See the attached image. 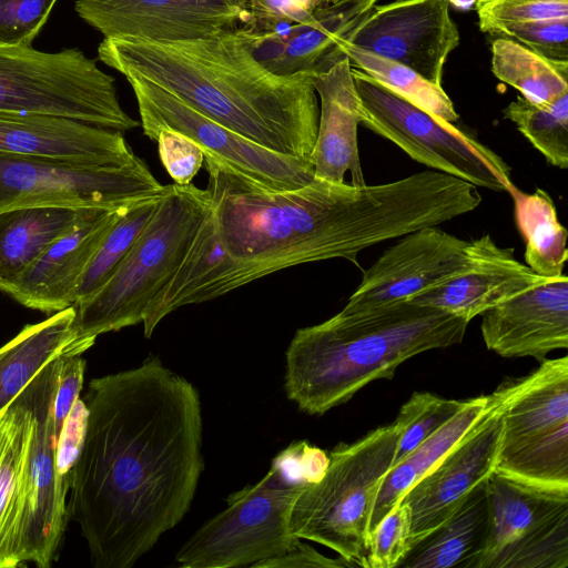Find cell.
<instances>
[{"mask_svg":"<svg viewBox=\"0 0 568 568\" xmlns=\"http://www.w3.org/2000/svg\"><path fill=\"white\" fill-rule=\"evenodd\" d=\"M69 518L95 568H130L190 510L201 474L196 388L158 356L91 379Z\"/></svg>","mask_w":568,"mask_h":568,"instance_id":"1","label":"cell"},{"mask_svg":"<svg viewBox=\"0 0 568 568\" xmlns=\"http://www.w3.org/2000/svg\"><path fill=\"white\" fill-rule=\"evenodd\" d=\"M216 227L236 263L233 290L275 272L331 258L358 264L361 251L439 225L445 203L429 171L375 185L314 178L268 191L209 171Z\"/></svg>","mask_w":568,"mask_h":568,"instance_id":"2","label":"cell"},{"mask_svg":"<svg viewBox=\"0 0 568 568\" xmlns=\"http://www.w3.org/2000/svg\"><path fill=\"white\" fill-rule=\"evenodd\" d=\"M98 58L258 145L312 161L320 116L314 74L272 72L255 58L242 28L171 42L103 39Z\"/></svg>","mask_w":568,"mask_h":568,"instance_id":"3","label":"cell"},{"mask_svg":"<svg viewBox=\"0 0 568 568\" xmlns=\"http://www.w3.org/2000/svg\"><path fill=\"white\" fill-rule=\"evenodd\" d=\"M468 323L410 301L341 311L295 332L285 354V392L300 410L323 415L373 381L390 379L406 359L459 344Z\"/></svg>","mask_w":568,"mask_h":568,"instance_id":"4","label":"cell"},{"mask_svg":"<svg viewBox=\"0 0 568 568\" xmlns=\"http://www.w3.org/2000/svg\"><path fill=\"white\" fill-rule=\"evenodd\" d=\"M211 209L207 189L169 184L153 217L113 275L73 305L71 338L63 356L81 355L99 335L142 323L146 307L178 271Z\"/></svg>","mask_w":568,"mask_h":568,"instance_id":"5","label":"cell"},{"mask_svg":"<svg viewBox=\"0 0 568 568\" xmlns=\"http://www.w3.org/2000/svg\"><path fill=\"white\" fill-rule=\"evenodd\" d=\"M398 439L395 423L328 454L323 476L306 483L295 500L290 531L324 545L354 567L366 568L368 526L376 496L392 468Z\"/></svg>","mask_w":568,"mask_h":568,"instance_id":"6","label":"cell"},{"mask_svg":"<svg viewBox=\"0 0 568 568\" xmlns=\"http://www.w3.org/2000/svg\"><path fill=\"white\" fill-rule=\"evenodd\" d=\"M0 110L60 115L120 132L141 125L121 106L114 78L77 48L0 45Z\"/></svg>","mask_w":568,"mask_h":568,"instance_id":"7","label":"cell"},{"mask_svg":"<svg viewBox=\"0 0 568 568\" xmlns=\"http://www.w3.org/2000/svg\"><path fill=\"white\" fill-rule=\"evenodd\" d=\"M361 124L393 142L413 160L477 187L509 192V165L490 148L352 67Z\"/></svg>","mask_w":568,"mask_h":568,"instance_id":"8","label":"cell"},{"mask_svg":"<svg viewBox=\"0 0 568 568\" xmlns=\"http://www.w3.org/2000/svg\"><path fill=\"white\" fill-rule=\"evenodd\" d=\"M305 484L288 480L272 464L256 484L231 494L226 508L184 542L175 560L183 568L254 567L283 555L300 540L290 518Z\"/></svg>","mask_w":568,"mask_h":568,"instance_id":"9","label":"cell"},{"mask_svg":"<svg viewBox=\"0 0 568 568\" xmlns=\"http://www.w3.org/2000/svg\"><path fill=\"white\" fill-rule=\"evenodd\" d=\"M124 78L134 92L143 134L152 141L163 129L184 134L203 152L206 171H219L268 191L294 190L314 180L312 161L258 145L149 80Z\"/></svg>","mask_w":568,"mask_h":568,"instance_id":"10","label":"cell"},{"mask_svg":"<svg viewBox=\"0 0 568 568\" xmlns=\"http://www.w3.org/2000/svg\"><path fill=\"white\" fill-rule=\"evenodd\" d=\"M164 189L139 156L121 165H92L0 152V212L47 206L114 209Z\"/></svg>","mask_w":568,"mask_h":568,"instance_id":"11","label":"cell"},{"mask_svg":"<svg viewBox=\"0 0 568 568\" xmlns=\"http://www.w3.org/2000/svg\"><path fill=\"white\" fill-rule=\"evenodd\" d=\"M487 491L489 535L471 568H568V490L494 471Z\"/></svg>","mask_w":568,"mask_h":568,"instance_id":"12","label":"cell"},{"mask_svg":"<svg viewBox=\"0 0 568 568\" xmlns=\"http://www.w3.org/2000/svg\"><path fill=\"white\" fill-rule=\"evenodd\" d=\"M62 357L50 361L30 381L36 429L28 468L22 546L24 565L32 562L39 568H48L57 560L70 519L69 478L58 465L59 439L52 418Z\"/></svg>","mask_w":568,"mask_h":568,"instance_id":"13","label":"cell"},{"mask_svg":"<svg viewBox=\"0 0 568 568\" xmlns=\"http://www.w3.org/2000/svg\"><path fill=\"white\" fill-rule=\"evenodd\" d=\"M438 225L409 232L364 271L342 310L364 312L408 301L466 271L475 261V240L465 241Z\"/></svg>","mask_w":568,"mask_h":568,"instance_id":"14","label":"cell"},{"mask_svg":"<svg viewBox=\"0 0 568 568\" xmlns=\"http://www.w3.org/2000/svg\"><path fill=\"white\" fill-rule=\"evenodd\" d=\"M504 384L505 395L500 403L402 498L400 503L410 509L412 545L444 523L466 496L495 471L501 446L504 410L510 390V382Z\"/></svg>","mask_w":568,"mask_h":568,"instance_id":"15","label":"cell"},{"mask_svg":"<svg viewBox=\"0 0 568 568\" xmlns=\"http://www.w3.org/2000/svg\"><path fill=\"white\" fill-rule=\"evenodd\" d=\"M448 9L447 0L375 6L346 43L402 63L442 85L446 60L460 41Z\"/></svg>","mask_w":568,"mask_h":568,"instance_id":"16","label":"cell"},{"mask_svg":"<svg viewBox=\"0 0 568 568\" xmlns=\"http://www.w3.org/2000/svg\"><path fill=\"white\" fill-rule=\"evenodd\" d=\"M486 347L503 357L544 358L568 347V277L561 275L521 292L481 315Z\"/></svg>","mask_w":568,"mask_h":568,"instance_id":"17","label":"cell"},{"mask_svg":"<svg viewBox=\"0 0 568 568\" xmlns=\"http://www.w3.org/2000/svg\"><path fill=\"white\" fill-rule=\"evenodd\" d=\"M128 205L87 209L78 222L22 273L8 295L24 307L47 314L73 306L82 274Z\"/></svg>","mask_w":568,"mask_h":568,"instance_id":"18","label":"cell"},{"mask_svg":"<svg viewBox=\"0 0 568 568\" xmlns=\"http://www.w3.org/2000/svg\"><path fill=\"white\" fill-rule=\"evenodd\" d=\"M377 0H341L324 4L308 21L272 36L243 29L253 54L268 70L281 75L320 74L346 57L343 45L372 12Z\"/></svg>","mask_w":568,"mask_h":568,"instance_id":"19","label":"cell"},{"mask_svg":"<svg viewBox=\"0 0 568 568\" xmlns=\"http://www.w3.org/2000/svg\"><path fill=\"white\" fill-rule=\"evenodd\" d=\"M0 152L92 165H121L136 158L123 132L60 115L2 110Z\"/></svg>","mask_w":568,"mask_h":568,"instance_id":"20","label":"cell"},{"mask_svg":"<svg viewBox=\"0 0 568 568\" xmlns=\"http://www.w3.org/2000/svg\"><path fill=\"white\" fill-rule=\"evenodd\" d=\"M78 16L109 38L158 42L213 36L236 28L186 0H77Z\"/></svg>","mask_w":568,"mask_h":568,"instance_id":"21","label":"cell"},{"mask_svg":"<svg viewBox=\"0 0 568 568\" xmlns=\"http://www.w3.org/2000/svg\"><path fill=\"white\" fill-rule=\"evenodd\" d=\"M475 242L477 254L466 271L408 301L470 322L490 307L548 280L519 262L513 247L497 245L489 234Z\"/></svg>","mask_w":568,"mask_h":568,"instance_id":"22","label":"cell"},{"mask_svg":"<svg viewBox=\"0 0 568 568\" xmlns=\"http://www.w3.org/2000/svg\"><path fill=\"white\" fill-rule=\"evenodd\" d=\"M314 88L320 98L317 136L312 153L314 176L343 183L349 172L352 184H365L357 143L361 103L348 58L314 75Z\"/></svg>","mask_w":568,"mask_h":568,"instance_id":"23","label":"cell"},{"mask_svg":"<svg viewBox=\"0 0 568 568\" xmlns=\"http://www.w3.org/2000/svg\"><path fill=\"white\" fill-rule=\"evenodd\" d=\"M36 415L30 382L0 409V568L23 560V517Z\"/></svg>","mask_w":568,"mask_h":568,"instance_id":"24","label":"cell"},{"mask_svg":"<svg viewBox=\"0 0 568 568\" xmlns=\"http://www.w3.org/2000/svg\"><path fill=\"white\" fill-rule=\"evenodd\" d=\"M236 270L217 231L212 207L178 271L146 307L142 321L144 336L149 338L156 325L178 308L234 291Z\"/></svg>","mask_w":568,"mask_h":568,"instance_id":"25","label":"cell"},{"mask_svg":"<svg viewBox=\"0 0 568 568\" xmlns=\"http://www.w3.org/2000/svg\"><path fill=\"white\" fill-rule=\"evenodd\" d=\"M568 422V357L546 359L531 374L510 381L500 452ZM499 452V453H500Z\"/></svg>","mask_w":568,"mask_h":568,"instance_id":"26","label":"cell"},{"mask_svg":"<svg viewBox=\"0 0 568 568\" xmlns=\"http://www.w3.org/2000/svg\"><path fill=\"white\" fill-rule=\"evenodd\" d=\"M487 479L435 530L412 545L398 567L471 568L486 546L490 529Z\"/></svg>","mask_w":568,"mask_h":568,"instance_id":"27","label":"cell"},{"mask_svg":"<svg viewBox=\"0 0 568 568\" xmlns=\"http://www.w3.org/2000/svg\"><path fill=\"white\" fill-rule=\"evenodd\" d=\"M505 395V384L493 394L467 399L444 426L392 466L379 486L368 526V538L406 491L439 462Z\"/></svg>","mask_w":568,"mask_h":568,"instance_id":"28","label":"cell"},{"mask_svg":"<svg viewBox=\"0 0 568 568\" xmlns=\"http://www.w3.org/2000/svg\"><path fill=\"white\" fill-rule=\"evenodd\" d=\"M85 210L47 206L0 212V292L8 294L22 273L65 234Z\"/></svg>","mask_w":568,"mask_h":568,"instance_id":"29","label":"cell"},{"mask_svg":"<svg viewBox=\"0 0 568 568\" xmlns=\"http://www.w3.org/2000/svg\"><path fill=\"white\" fill-rule=\"evenodd\" d=\"M73 306L47 320L26 325L0 347V409L10 403L50 361L63 355L70 343Z\"/></svg>","mask_w":568,"mask_h":568,"instance_id":"30","label":"cell"},{"mask_svg":"<svg viewBox=\"0 0 568 568\" xmlns=\"http://www.w3.org/2000/svg\"><path fill=\"white\" fill-rule=\"evenodd\" d=\"M508 193L526 244V265L546 278L561 276L568 260L567 231L558 221L551 196L542 189L526 193L515 184Z\"/></svg>","mask_w":568,"mask_h":568,"instance_id":"31","label":"cell"},{"mask_svg":"<svg viewBox=\"0 0 568 568\" xmlns=\"http://www.w3.org/2000/svg\"><path fill=\"white\" fill-rule=\"evenodd\" d=\"M491 71L501 82L535 103L568 93V62L547 59L506 37L491 42Z\"/></svg>","mask_w":568,"mask_h":568,"instance_id":"32","label":"cell"},{"mask_svg":"<svg viewBox=\"0 0 568 568\" xmlns=\"http://www.w3.org/2000/svg\"><path fill=\"white\" fill-rule=\"evenodd\" d=\"M495 471L528 485L568 490V422L500 452Z\"/></svg>","mask_w":568,"mask_h":568,"instance_id":"33","label":"cell"},{"mask_svg":"<svg viewBox=\"0 0 568 568\" xmlns=\"http://www.w3.org/2000/svg\"><path fill=\"white\" fill-rule=\"evenodd\" d=\"M166 187L161 193L133 202L119 215L82 274L74 304L91 296L113 275L153 217Z\"/></svg>","mask_w":568,"mask_h":568,"instance_id":"34","label":"cell"},{"mask_svg":"<svg viewBox=\"0 0 568 568\" xmlns=\"http://www.w3.org/2000/svg\"><path fill=\"white\" fill-rule=\"evenodd\" d=\"M342 50L353 68L362 70L381 85L440 120L449 123L458 120L459 115L443 85L430 82L402 63L351 44L345 43Z\"/></svg>","mask_w":568,"mask_h":568,"instance_id":"35","label":"cell"},{"mask_svg":"<svg viewBox=\"0 0 568 568\" xmlns=\"http://www.w3.org/2000/svg\"><path fill=\"white\" fill-rule=\"evenodd\" d=\"M503 114L549 164L568 168V93L544 104L518 95Z\"/></svg>","mask_w":568,"mask_h":568,"instance_id":"36","label":"cell"},{"mask_svg":"<svg viewBox=\"0 0 568 568\" xmlns=\"http://www.w3.org/2000/svg\"><path fill=\"white\" fill-rule=\"evenodd\" d=\"M465 404L466 400L415 392L400 407L394 422L398 428V439L393 465L449 422Z\"/></svg>","mask_w":568,"mask_h":568,"instance_id":"37","label":"cell"},{"mask_svg":"<svg viewBox=\"0 0 568 568\" xmlns=\"http://www.w3.org/2000/svg\"><path fill=\"white\" fill-rule=\"evenodd\" d=\"M480 31L499 37L514 24L568 18V0H477Z\"/></svg>","mask_w":568,"mask_h":568,"instance_id":"38","label":"cell"},{"mask_svg":"<svg viewBox=\"0 0 568 568\" xmlns=\"http://www.w3.org/2000/svg\"><path fill=\"white\" fill-rule=\"evenodd\" d=\"M410 547V509L399 501L371 534L366 568H396Z\"/></svg>","mask_w":568,"mask_h":568,"instance_id":"39","label":"cell"},{"mask_svg":"<svg viewBox=\"0 0 568 568\" xmlns=\"http://www.w3.org/2000/svg\"><path fill=\"white\" fill-rule=\"evenodd\" d=\"M57 0H0V45L29 48Z\"/></svg>","mask_w":568,"mask_h":568,"instance_id":"40","label":"cell"},{"mask_svg":"<svg viewBox=\"0 0 568 568\" xmlns=\"http://www.w3.org/2000/svg\"><path fill=\"white\" fill-rule=\"evenodd\" d=\"M499 37L510 38L547 59L568 62V18L514 24Z\"/></svg>","mask_w":568,"mask_h":568,"instance_id":"41","label":"cell"},{"mask_svg":"<svg viewBox=\"0 0 568 568\" xmlns=\"http://www.w3.org/2000/svg\"><path fill=\"white\" fill-rule=\"evenodd\" d=\"M160 160L175 184L187 185L192 183L204 164V154L201 149L184 134L163 129L155 140Z\"/></svg>","mask_w":568,"mask_h":568,"instance_id":"42","label":"cell"},{"mask_svg":"<svg viewBox=\"0 0 568 568\" xmlns=\"http://www.w3.org/2000/svg\"><path fill=\"white\" fill-rule=\"evenodd\" d=\"M84 371L85 361L81 355L62 357L52 406L53 426L58 439L75 402L80 398Z\"/></svg>","mask_w":568,"mask_h":568,"instance_id":"43","label":"cell"},{"mask_svg":"<svg viewBox=\"0 0 568 568\" xmlns=\"http://www.w3.org/2000/svg\"><path fill=\"white\" fill-rule=\"evenodd\" d=\"M327 464L328 455L305 442L293 443L273 460V465L277 466L288 480L295 483L317 481Z\"/></svg>","mask_w":568,"mask_h":568,"instance_id":"44","label":"cell"},{"mask_svg":"<svg viewBox=\"0 0 568 568\" xmlns=\"http://www.w3.org/2000/svg\"><path fill=\"white\" fill-rule=\"evenodd\" d=\"M85 423L87 407L79 398L64 423L58 444V465L60 471L68 478L82 444Z\"/></svg>","mask_w":568,"mask_h":568,"instance_id":"45","label":"cell"},{"mask_svg":"<svg viewBox=\"0 0 568 568\" xmlns=\"http://www.w3.org/2000/svg\"><path fill=\"white\" fill-rule=\"evenodd\" d=\"M256 568H300V567H354L353 564L345 560L342 557L337 559H331L307 544L301 541V539L283 555L266 559L262 562L256 564Z\"/></svg>","mask_w":568,"mask_h":568,"instance_id":"46","label":"cell"},{"mask_svg":"<svg viewBox=\"0 0 568 568\" xmlns=\"http://www.w3.org/2000/svg\"><path fill=\"white\" fill-rule=\"evenodd\" d=\"M190 3L220 16L236 28H245L250 23L248 0H186Z\"/></svg>","mask_w":568,"mask_h":568,"instance_id":"47","label":"cell"},{"mask_svg":"<svg viewBox=\"0 0 568 568\" xmlns=\"http://www.w3.org/2000/svg\"><path fill=\"white\" fill-rule=\"evenodd\" d=\"M448 4L459 11H468L475 8L477 0H447Z\"/></svg>","mask_w":568,"mask_h":568,"instance_id":"48","label":"cell"}]
</instances>
